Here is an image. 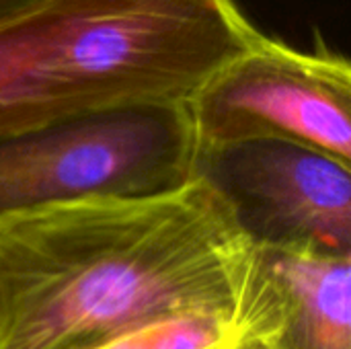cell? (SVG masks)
Returning a JSON list of instances; mask_svg holds the SVG:
<instances>
[{"mask_svg": "<svg viewBox=\"0 0 351 349\" xmlns=\"http://www.w3.org/2000/svg\"><path fill=\"white\" fill-rule=\"evenodd\" d=\"M259 245L202 179L0 216V349H93L181 311H247Z\"/></svg>", "mask_w": 351, "mask_h": 349, "instance_id": "6da1fadb", "label": "cell"}, {"mask_svg": "<svg viewBox=\"0 0 351 349\" xmlns=\"http://www.w3.org/2000/svg\"><path fill=\"white\" fill-rule=\"evenodd\" d=\"M259 35L237 0H35L0 16V140L187 103Z\"/></svg>", "mask_w": 351, "mask_h": 349, "instance_id": "7a4b0ae2", "label": "cell"}, {"mask_svg": "<svg viewBox=\"0 0 351 349\" xmlns=\"http://www.w3.org/2000/svg\"><path fill=\"white\" fill-rule=\"evenodd\" d=\"M187 103H148L0 140V216L95 195H146L193 177Z\"/></svg>", "mask_w": 351, "mask_h": 349, "instance_id": "3957f363", "label": "cell"}, {"mask_svg": "<svg viewBox=\"0 0 351 349\" xmlns=\"http://www.w3.org/2000/svg\"><path fill=\"white\" fill-rule=\"evenodd\" d=\"M187 111L197 150L274 138L351 165V66L323 37L298 49L261 33L199 84Z\"/></svg>", "mask_w": 351, "mask_h": 349, "instance_id": "277c9868", "label": "cell"}, {"mask_svg": "<svg viewBox=\"0 0 351 349\" xmlns=\"http://www.w3.org/2000/svg\"><path fill=\"white\" fill-rule=\"evenodd\" d=\"M193 177L261 247L351 253V165L302 144L253 138L199 148Z\"/></svg>", "mask_w": 351, "mask_h": 349, "instance_id": "5b68a950", "label": "cell"}, {"mask_svg": "<svg viewBox=\"0 0 351 349\" xmlns=\"http://www.w3.org/2000/svg\"><path fill=\"white\" fill-rule=\"evenodd\" d=\"M276 302L269 349H351V253L261 247Z\"/></svg>", "mask_w": 351, "mask_h": 349, "instance_id": "8992f818", "label": "cell"}, {"mask_svg": "<svg viewBox=\"0 0 351 349\" xmlns=\"http://www.w3.org/2000/svg\"><path fill=\"white\" fill-rule=\"evenodd\" d=\"M276 325L274 292L261 263V286L247 311L171 313L93 349H269Z\"/></svg>", "mask_w": 351, "mask_h": 349, "instance_id": "52a82bcc", "label": "cell"}, {"mask_svg": "<svg viewBox=\"0 0 351 349\" xmlns=\"http://www.w3.org/2000/svg\"><path fill=\"white\" fill-rule=\"evenodd\" d=\"M31 2H35V0H0V16L12 12V10H19L23 6L31 4Z\"/></svg>", "mask_w": 351, "mask_h": 349, "instance_id": "ba28073f", "label": "cell"}]
</instances>
